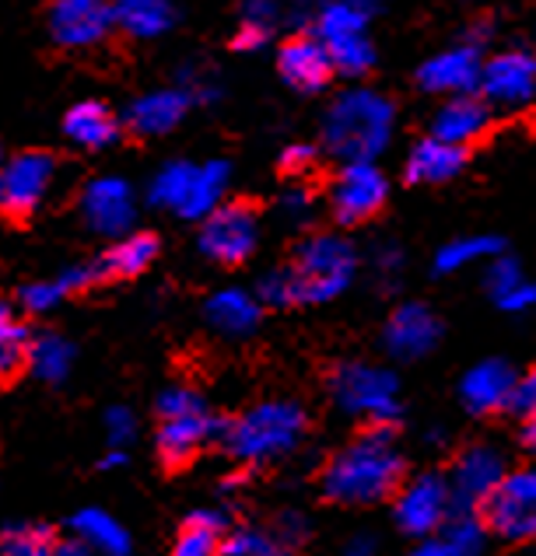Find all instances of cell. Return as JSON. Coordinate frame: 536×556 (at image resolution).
<instances>
[{"mask_svg":"<svg viewBox=\"0 0 536 556\" xmlns=\"http://www.w3.org/2000/svg\"><path fill=\"white\" fill-rule=\"evenodd\" d=\"M403 452L389 424H375L329 458L323 472V494L347 507L378 504L403 483Z\"/></svg>","mask_w":536,"mask_h":556,"instance_id":"obj_1","label":"cell"},{"mask_svg":"<svg viewBox=\"0 0 536 556\" xmlns=\"http://www.w3.org/2000/svg\"><path fill=\"white\" fill-rule=\"evenodd\" d=\"M397 130V105L369 85H351L334 94L323 113V151L347 162H375Z\"/></svg>","mask_w":536,"mask_h":556,"instance_id":"obj_2","label":"cell"},{"mask_svg":"<svg viewBox=\"0 0 536 556\" xmlns=\"http://www.w3.org/2000/svg\"><path fill=\"white\" fill-rule=\"evenodd\" d=\"M306 409L291 400H263L235 420H225L221 441L232 458L249 466H271L288 458L306 438Z\"/></svg>","mask_w":536,"mask_h":556,"instance_id":"obj_3","label":"cell"},{"mask_svg":"<svg viewBox=\"0 0 536 556\" xmlns=\"http://www.w3.org/2000/svg\"><path fill=\"white\" fill-rule=\"evenodd\" d=\"M291 274L298 283V305H326L354 283L358 249L340 231H315L298 245Z\"/></svg>","mask_w":536,"mask_h":556,"instance_id":"obj_4","label":"cell"},{"mask_svg":"<svg viewBox=\"0 0 536 556\" xmlns=\"http://www.w3.org/2000/svg\"><path fill=\"white\" fill-rule=\"evenodd\" d=\"M369 25H372L369 14H361L358 8L347 4V0H320V4H315L309 31L326 46L337 77L361 81V77L375 71L378 50H375Z\"/></svg>","mask_w":536,"mask_h":556,"instance_id":"obj_5","label":"cell"},{"mask_svg":"<svg viewBox=\"0 0 536 556\" xmlns=\"http://www.w3.org/2000/svg\"><path fill=\"white\" fill-rule=\"evenodd\" d=\"M221 427H225V420H217L208 403L200 400V392H194L189 386H169L158 395L154 444L169 466L189 463L203 448V441L221 438Z\"/></svg>","mask_w":536,"mask_h":556,"instance_id":"obj_6","label":"cell"},{"mask_svg":"<svg viewBox=\"0 0 536 556\" xmlns=\"http://www.w3.org/2000/svg\"><path fill=\"white\" fill-rule=\"evenodd\" d=\"M329 392L344 413H354V417H365L372 424H389L400 417V381L383 364H337L329 375Z\"/></svg>","mask_w":536,"mask_h":556,"instance_id":"obj_7","label":"cell"},{"mask_svg":"<svg viewBox=\"0 0 536 556\" xmlns=\"http://www.w3.org/2000/svg\"><path fill=\"white\" fill-rule=\"evenodd\" d=\"M477 94L491 105V113H523L536 94V56L529 46H509L481 63Z\"/></svg>","mask_w":536,"mask_h":556,"instance_id":"obj_8","label":"cell"},{"mask_svg":"<svg viewBox=\"0 0 536 556\" xmlns=\"http://www.w3.org/2000/svg\"><path fill=\"white\" fill-rule=\"evenodd\" d=\"M57 182V157L50 151H18L0 162V214L25 220L39 211Z\"/></svg>","mask_w":536,"mask_h":556,"instance_id":"obj_9","label":"cell"},{"mask_svg":"<svg viewBox=\"0 0 536 556\" xmlns=\"http://www.w3.org/2000/svg\"><path fill=\"white\" fill-rule=\"evenodd\" d=\"M200 252L221 266H242L260 245V214L249 203L225 200L200 220Z\"/></svg>","mask_w":536,"mask_h":556,"instance_id":"obj_10","label":"cell"},{"mask_svg":"<svg viewBox=\"0 0 536 556\" xmlns=\"http://www.w3.org/2000/svg\"><path fill=\"white\" fill-rule=\"evenodd\" d=\"M113 31V0H50L46 8V36L67 53L95 50Z\"/></svg>","mask_w":536,"mask_h":556,"instance_id":"obj_11","label":"cell"},{"mask_svg":"<svg viewBox=\"0 0 536 556\" xmlns=\"http://www.w3.org/2000/svg\"><path fill=\"white\" fill-rule=\"evenodd\" d=\"M329 211L340 225H365L389 200V179L375 162H347L329 182Z\"/></svg>","mask_w":536,"mask_h":556,"instance_id":"obj_12","label":"cell"},{"mask_svg":"<svg viewBox=\"0 0 536 556\" xmlns=\"http://www.w3.org/2000/svg\"><path fill=\"white\" fill-rule=\"evenodd\" d=\"M484 526L509 543H529L536 532V472L515 469L504 472L495 494L484 501Z\"/></svg>","mask_w":536,"mask_h":556,"instance_id":"obj_13","label":"cell"},{"mask_svg":"<svg viewBox=\"0 0 536 556\" xmlns=\"http://www.w3.org/2000/svg\"><path fill=\"white\" fill-rule=\"evenodd\" d=\"M452 515V497L446 486V476L438 472H421L414 480H407L397 486V504H392V518L407 535L432 539L446 526V518Z\"/></svg>","mask_w":536,"mask_h":556,"instance_id":"obj_14","label":"cell"},{"mask_svg":"<svg viewBox=\"0 0 536 556\" xmlns=\"http://www.w3.org/2000/svg\"><path fill=\"white\" fill-rule=\"evenodd\" d=\"M77 206H82L85 225L95 235L113 238V242L123 235H130L134 220H137V193L123 176L91 179L82 189V200H77Z\"/></svg>","mask_w":536,"mask_h":556,"instance_id":"obj_15","label":"cell"},{"mask_svg":"<svg viewBox=\"0 0 536 556\" xmlns=\"http://www.w3.org/2000/svg\"><path fill=\"white\" fill-rule=\"evenodd\" d=\"M504 472H509V463H504L501 448H495V444H470L466 452H460L452 476L446 480L452 507H460V511H481L484 501L504 480Z\"/></svg>","mask_w":536,"mask_h":556,"instance_id":"obj_16","label":"cell"},{"mask_svg":"<svg viewBox=\"0 0 536 556\" xmlns=\"http://www.w3.org/2000/svg\"><path fill=\"white\" fill-rule=\"evenodd\" d=\"M481 63L484 50L470 42H452L446 50L432 53L428 60L417 67V88L428 94H441V99H452V94H470L477 91L481 81Z\"/></svg>","mask_w":536,"mask_h":556,"instance_id":"obj_17","label":"cell"},{"mask_svg":"<svg viewBox=\"0 0 536 556\" xmlns=\"http://www.w3.org/2000/svg\"><path fill=\"white\" fill-rule=\"evenodd\" d=\"M277 74L281 81L298 94H320L334 85V63H329L326 46L312 31H295L277 50Z\"/></svg>","mask_w":536,"mask_h":556,"instance_id":"obj_18","label":"cell"},{"mask_svg":"<svg viewBox=\"0 0 536 556\" xmlns=\"http://www.w3.org/2000/svg\"><path fill=\"white\" fill-rule=\"evenodd\" d=\"M441 340V319L421 301H407V305L392 308L383 329V346L389 357L397 361H417L428 357Z\"/></svg>","mask_w":536,"mask_h":556,"instance_id":"obj_19","label":"cell"},{"mask_svg":"<svg viewBox=\"0 0 536 556\" xmlns=\"http://www.w3.org/2000/svg\"><path fill=\"white\" fill-rule=\"evenodd\" d=\"M491 126H495L491 105L477 91H470V94H452V99H446L435 109V116L428 123V137L466 151L470 144H477V140L491 134Z\"/></svg>","mask_w":536,"mask_h":556,"instance_id":"obj_20","label":"cell"},{"mask_svg":"<svg viewBox=\"0 0 536 556\" xmlns=\"http://www.w3.org/2000/svg\"><path fill=\"white\" fill-rule=\"evenodd\" d=\"M189 109H194V102L179 85L151 88L123 109V126L134 137H165L189 116Z\"/></svg>","mask_w":536,"mask_h":556,"instance_id":"obj_21","label":"cell"},{"mask_svg":"<svg viewBox=\"0 0 536 556\" xmlns=\"http://www.w3.org/2000/svg\"><path fill=\"white\" fill-rule=\"evenodd\" d=\"M519 371L509 361L501 357H487L477 361L473 368L460 378V403L477 413V417H487V413H498L509 403V392L515 386Z\"/></svg>","mask_w":536,"mask_h":556,"instance_id":"obj_22","label":"cell"},{"mask_svg":"<svg viewBox=\"0 0 536 556\" xmlns=\"http://www.w3.org/2000/svg\"><path fill=\"white\" fill-rule=\"evenodd\" d=\"M60 130L74 148L105 151V148H113L120 140L123 123L116 119V113L102 99H82V102H74L67 113H63Z\"/></svg>","mask_w":536,"mask_h":556,"instance_id":"obj_23","label":"cell"},{"mask_svg":"<svg viewBox=\"0 0 536 556\" xmlns=\"http://www.w3.org/2000/svg\"><path fill=\"white\" fill-rule=\"evenodd\" d=\"M203 319L225 340H249L263 323V305L246 288H221L203 305Z\"/></svg>","mask_w":536,"mask_h":556,"instance_id":"obj_24","label":"cell"},{"mask_svg":"<svg viewBox=\"0 0 536 556\" xmlns=\"http://www.w3.org/2000/svg\"><path fill=\"white\" fill-rule=\"evenodd\" d=\"M463 168H466L463 148L441 144L435 137H421L403 162V179L410 186H446L452 179H460Z\"/></svg>","mask_w":536,"mask_h":556,"instance_id":"obj_25","label":"cell"},{"mask_svg":"<svg viewBox=\"0 0 536 556\" xmlns=\"http://www.w3.org/2000/svg\"><path fill=\"white\" fill-rule=\"evenodd\" d=\"M113 18L123 36L137 42H154L176 28L179 11L172 0H113Z\"/></svg>","mask_w":536,"mask_h":556,"instance_id":"obj_26","label":"cell"},{"mask_svg":"<svg viewBox=\"0 0 536 556\" xmlns=\"http://www.w3.org/2000/svg\"><path fill=\"white\" fill-rule=\"evenodd\" d=\"M71 532L74 543L88 549L91 556H134L130 532L109 511H102V507H82L71 518Z\"/></svg>","mask_w":536,"mask_h":556,"instance_id":"obj_27","label":"cell"},{"mask_svg":"<svg viewBox=\"0 0 536 556\" xmlns=\"http://www.w3.org/2000/svg\"><path fill=\"white\" fill-rule=\"evenodd\" d=\"M284 25V4L281 0H242L239 4V25L232 31L235 53H260L266 50Z\"/></svg>","mask_w":536,"mask_h":556,"instance_id":"obj_28","label":"cell"},{"mask_svg":"<svg viewBox=\"0 0 536 556\" xmlns=\"http://www.w3.org/2000/svg\"><path fill=\"white\" fill-rule=\"evenodd\" d=\"M228 186H232V165L225 157H211V162L194 165V179H189V189L176 214L186 220H203L214 206L225 203Z\"/></svg>","mask_w":536,"mask_h":556,"instance_id":"obj_29","label":"cell"},{"mask_svg":"<svg viewBox=\"0 0 536 556\" xmlns=\"http://www.w3.org/2000/svg\"><path fill=\"white\" fill-rule=\"evenodd\" d=\"M484 288L498 301V308H504V312H529L533 301H536L533 280L523 274V263H519L515 256H509V252L487 260Z\"/></svg>","mask_w":536,"mask_h":556,"instance_id":"obj_30","label":"cell"},{"mask_svg":"<svg viewBox=\"0 0 536 556\" xmlns=\"http://www.w3.org/2000/svg\"><path fill=\"white\" fill-rule=\"evenodd\" d=\"M154 260H158V238L148 231H130L102 252L99 274L102 280H130L145 274Z\"/></svg>","mask_w":536,"mask_h":556,"instance_id":"obj_31","label":"cell"},{"mask_svg":"<svg viewBox=\"0 0 536 556\" xmlns=\"http://www.w3.org/2000/svg\"><path fill=\"white\" fill-rule=\"evenodd\" d=\"M25 368L36 375L39 381H63L74 368V343L60 332H39V337H28V351H25Z\"/></svg>","mask_w":536,"mask_h":556,"instance_id":"obj_32","label":"cell"},{"mask_svg":"<svg viewBox=\"0 0 536 556\" xmlns=\"http://www.w3.org/2000/svg\"><path fill=\"white\" fill-rule=\"evenodd\" d=\"M225 532H228V518L221 511H197L186 518L179 535L172 539L169 556H217Z\"/></svg>","mask_w":536,"mask_h":556,"instance_id":"obj_33","label":"cell"},{"mask_svg":"<svg viewBox=\"0 0 536 556\" xmlns=\"http://www.w3.org/2000/svg\"><path fill=\"white\" fill-rule=\"evenodd\" d=\"M504 252V242L498 235H463L452 238L435 252V269L438 274H463L473 263H487Z\"/></svg>","mask_w":536,"mask_h":556,"instance_id":"obj_34","label":"cell"},{"mask_svg":"<svg viewBox=\"0 0 536 556\" xmlns=\"http://www.w3.org/2000/svg\"><path fill=\"white\" fill-rule=\"evenodd\" d=\"M28 337L32 332L18 319V312H14L8 301H0V386L25 368Z\"/></svg>","mask_w":536,"mask_h":556,"instance_id":"obj_35","label":"cell"},{"mask_svg":"<svg viewBox=\"0 0 536 556\" xmlns=\"http://www.w3.org/2000/svg\"><path fill=\"white\" fill-rule=\"evenodd\" d=\"M441 543L452 556H481L484 543H487V526L481 521L477 511H456L446 518V526L438 529Z\"/></svg>","mask_w":536,"mask_h":556,"instance_id":"obj_36","label":"cell"},{"mask_svg":"<svg viewBox=\"0 0 536 556\" xmlns=\"http://www.w3.org/2000/svg\"><path fill=\"white\" fill-rule=\"evenodd\" d=\"M189 179H194V162H165L154 172V179L148 186V200L162 211H179V203L189 189Z\"/></svg>","mask_w":536,"mask_h":556,"instance_id":"obj_37","label":"cell"},{"mask_svg":"<svg viewBox=\"0 0 536 556\" xmlns=\"http://www.w3.org/2000/svg\"><path fill=\"white\" fill-rule=\"evenodd\" d=\"M176 77H179L176 85L189 94V102L194 105H214V102H221V94H225L217 67H211V63H203V60L183 63Z\"/></svg>","mask_w":536,"mask_h":556,"instance_id":"obj_38","label":"cell"},{"mask_svg":"<svg viewBox=\"0 0 536 556\" xmlns=\"http://www.w3.org/2000/svg\"><path fill=\"white\" fill-rule=\"evenodd\" d=\"M217 556H291V549L266 529H235L221 539Z\"/></svg>","mask_w":536,"mask_h":556,"instance_id":"obj_39","label":"cell"},{"mask_svg":"<svg viewBox=\"0 0 536 556\" xmlns=\"http://www.w3.org/2000/svg\"><path fill=\"white\" fill-rule=\"evenodd\" d=\"M53 532L42 526H11L0 532V556H53Z\"/></svg>","mask_w":536,"mask_h":556,"instance_id":"obj_40","label":"cell"},{"mask_svg":"<svg viewBox=\"0 0 536 556\" xmlns=\"http://www.w3.org/2000/svg\"><path fill=\"white\" fill-rule=\"evenodd\" d=\"M257 301L266 308H291L298 305V283L291 266H277L271 274H263L257 283Z\"/></svg>","mask_w":536,"mask_h":556,"instance_id":"obj_41","label":"cell"},{"mask_svg":"<svg viewBox=\"0 0 536 556\" xmlns=\"http://www.w3.org/2000/svg\"><path fill=\"white\" fill-rule=\"evenodd\" d=\"M277 214L284 225H291V228H306L309 220L315 217V193L309 186H298L291 182L284 193L277 197Z\"/></svg>","mask_w":536,"mask_h":556,"instance_id":"obj_42","label":"cell"},{"mask_svg":"<svg viewBox=\"0 0 536 556\" xmlns=\"http://www.w3.org/2000/svg\"><path fill=\"white\" fill-rule=\"evenodd\" d=\"M18 301H22V308L32 315H50L63 305V301H67V291L60 288L57 277L53 280H32L22 288Z\"/></svg>","mask_w":536,"mask_h":556,"instance_id":"obj_43","label":"cell"},{"mask_svg":"<svg viewBox=\"0 0 536 556\" xmlns=\"http://www.w3.org/2000/svg\"><path fill=\"white\" fill-rule=\"evenodd\" d=\"M315 165H320V148L309 144V140H291V144L281 151V172L291 179L309 176Z\"/></svg>","mask_w":536,"mask_h":556,"instance_id":"obj_44","label":"cell"},{"mask_svg":"<svg viewBox=\"0 0 536 556\" xmlns=\"http://www.w3.org/2000/svg\"><path fill=\"white\" fill-rule=\"evenodd\" d=\"M134 434H137V420H134V413H130V409L113 406V409L105 413V438H109V448L126 452V448H130Z\"/></svg>","mask_w":536,"mask_h":556,"instance_id":"obj_45","label":"cell"},{"mask_svg":"<svg viewBox=\"0 0 536 556\" xmlns=\"http://www.w3.org/2000/svg\"><path fill=\"white\" fill-rule=\"evenodd\" d=\"M504 409L515 413L519 420H533V413H536V375H519L515 378Z\"/></svg>","mask_w":536,"mask_h":556,"instance_id":"obj_46","label":"cell"},{"mask_svg":"<svg viewBox=\"0 0 536 556\" xmlns=\"http://www.w3.org/2000/svg\"><path fill=\"white\" fill-rule=\"evenodd\" d=\"M99 280H102L99 263H74V266L60 269V274H57V283H60L63 291H67V298L77 294V291H85V288H91V283H99Z\"/></svg>","mask_w":536,"mask_h":556,"instance_id":"obj_47","label":"cell"},{"mask_svg":"<svg viewBox=\"0 0 536 556\" xmlns=\"http://www.w3.org/2000/svg\"><path fill=\"white\" fill-rule=\"evenodd\" d=\"M306 532H309V521H306V515H298V511H288V515H281V521H277V539L284 546L291 549V543H302L306 539Z\"/></svg>","mask_w":536,"mask_h":556,"instance_id":"obj_48","label":"cell"},{"mask_svg":"<svg viewBox=\"0 0 536 556\" xmlns=\"http://www.w3.org/2000/svg\"><path fill=\"white\" fill-rule=\"evenodd\" d=\"M375 549H378V539L372 532H354L344 543V556H375Z\"/></svg>","mask_w":536,"mask_h":556,"instance_id":"obj_49","label":"cell"},{"mask_svg":"<svg viewBox=\"0 0 536 556\" xmlns=\"http://www.w3.org/2000/svg\"><path fill=\"white\" fill-rule=\"evenodd\" d=\"M410 556H452L449 549H446V543H441V539H424V543L410 553Z\"/></svg>","mask_w":536,"mask_h":556,"instance_id":"obj_50","label":"cell"},{"mask_svg":"<svg viewBox=\"0 0 536 556\" xmlns=\"http://www.w3.org/2000/svg\"><path fill=\"white\" fill-rule=\"evenodd\" d=\"M347 4L358 8L361 14H369V18H375V14L386 8V0H347Z\"/></svg>","mask_w":536,"mask_h":556,"instance_id":"obj_51","label":"cell"},{"mask_svg":"<svg viewBox=\"0 0 536 556\" xmlns=\"http://www.w3.org/2000/svg\"><path fill=\"white\" fill-rule=\"evenodd\" d=\"M519 444H523V452L536 448V424L533 420H523V434H519Z\"/></svg>","mask_w":536,"mask_h":556,"instance_id":"obj_52","label":"cell"},{"mask_svg":"<svg viewBox=\"0 0 536 556\" xmlns=\"http://www.w3.org/2000/svg\"><path fill=\"white\" fill-rule=\"evenodd\" d=\"M102 469H120V466H126V452H120V448H109L105 455H102V463H99Z\"/></svg>","mask_w":536,"mask_h":556,"instance_id":"obj_53","label":"cell"},{"mask_svg":"<svg viewBox=\"0 0 536 556\" xmlns=\"http://www.w3.org/2000/svg\"><path fill=\"white\" fill-rule=\"evenodd\" d=\"M53 556H91V553H88V549H82L77 543H71V546H57V549H53Z\"/></svg>","mask_w":536,"mask_h":556,"instance_id":"obj_54","label":"cell"},{"mask_svg":"<svg viewBox=\"0 0 536 556\" xmlns=\"http://www.w3.org/2000/svg\"><path fill=\"white\" fill-rule=\"evenodd\" d=\"M0 162H4V154H0Z\"/></svg>","mask_w":536,"mask_h":556,"instance_id":"obj_55","label":"cell"}]
</instances>
